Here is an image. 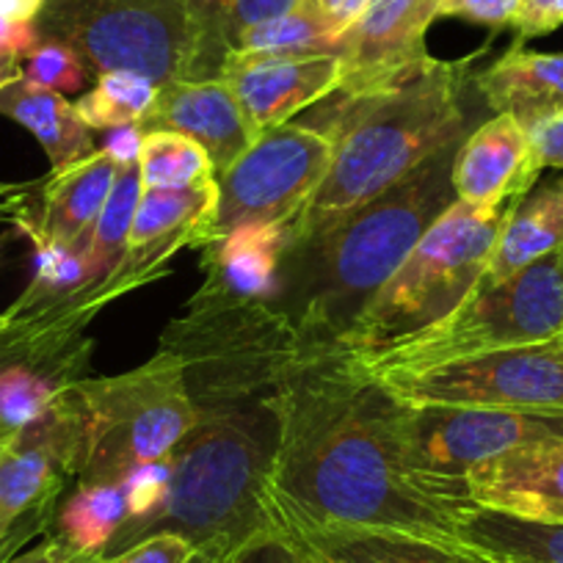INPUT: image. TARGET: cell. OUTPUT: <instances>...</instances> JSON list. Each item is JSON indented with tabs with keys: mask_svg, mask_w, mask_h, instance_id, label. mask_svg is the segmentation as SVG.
<instances>
[{
	"mask_svg": "<svg viewBox=\"0 0 563 563\" xmlns=\"http://www.w3.org/2000/svg\"><path fill=\"white\" fill-rule=\"evenodd\" d=\"M62 395V389L31 367H0V445L51 415Z\"/></svg>",
	"mask_w": 563,
	"mask_h": 563,
	"instance_id": "cell-31",
	"label": "cell"
},
{
	"mask_svg": "<svg viewBox=\"0 0 563 563\" xmlns=\"http://www.w3.org/2000/svg\"><path fill=\"white\" fill-rule=\"evenodd\" d=\"M563 329V246L508 279L475 288L456 310L378 354L338 360L362 378L417 373L489 351L544 345ZM334 362V360H332Z\"/></svg>",
	"mask_w": 563,
	"mask_h": 563,
	"instance_id": "cell-7",
	"label": "cell"
},
{
	"mask_svg": "<svg viewBox=\"0 0 563 563\" xmlns=\"http://www.w3.org/2000/svg\"><path fill=\"white\" fill-rule=\"evenodd\" d=\"M227 3H230V0H188V7L194 9L199 23H202L216 40H221L230 47V40H227Z\"/></svg>",
	"mask_w": 563,
	"mask_h": 563,
	"instance_id": "cell-44",
	"label": "cell"
},
{
	"mask_svg": "<svg viewBox=\"0 0 563 563\" xmlns=\"http://www.w3.org/2000/svg\"><path fill=\"white\" fill-rule=\"evenodd\" d=\"M334 141L316 124L265 130L219 183L213 241L243 224L290 227L332 166Z\"/></svg>",
	"mask_w": 563,
	"mask_h": 563,
	"instance_id": "cell-9",
	"label": "cell"
},
{
	"mask_svg": "<svg viewBox=\"0 0 563 563\" xmlns=\"http://www.w3.org/2000/svg\"><path fill=\"white\" fill-rule=\"evenodd\" d=\"M517 9L519 0H440V18L467 20L492 31L511 29Z\"/></svg>",
	"mask_w": 563,
	"mask_h": 563,
	"instance_id": "cell-37",
	"label": "cell"
},
{
	"mask_svg": "<svg viewBox=\"0 0 563 563\" xmlns=\"http://www.w3.org/2000/svg\"><path fill=\"white\" fill-rule=\"evenodd\" d=\"M64 563H102L100 552H69Z\"/></svg>",
	"mask_w": 563,
	"mask_h": 563,
	"instance_id": "cell-48",
	"label": "cell"
},
{
	"mask_svg": "<svg viewBox=\"0 0 563 563\" xmlns=\"http://www.w3.org/2000/svg\"><path fill=\"white\" fill-rule=\"evenodd\" d=\"M172 484V456L158 462L139 464L122 478L124 500H128V519L124 522H139L161 508V503L169 495Z\"/></svg>",
	"mask_w": 563,
	"mask_h": 563,
	"instance_id": "cell-34",
	"label": "cell"
},
{
	"mask_svg": "<svg viewBox=\"0 0 563 563\" xmlns=\"http://www.w3.org/2000/svg\"><path fill=\"white\" fill-rule=\"evenodd\" d=\"M80 415V484H122L139 464L166 459L197 426L186 362L164 349L122 376L75 384Z\"/></svg>",
	"mask_w": 563,
	"mask_h": 563,
	"instance_id": "cell-8",
	"label": "cell"
},
{
	"mask_svg": "<svg viewBox=\"0 0 563 563\" xmlns=\"http://www.w3.org/2000/svg\"><path fill=\"white\" fill-rule=\"evenodd\" d=\"M400 448L417 470L462 478L514 451L563 442V415L495 406H406L389 398Z\"/></svg>",
	"mask_w": 563,
	"mask_h": 563,
	"instance_id": "cell-10",
	"label": "cell"
},
{
	"mask_svg": "<svg viewBox=\"0 0 563 563\" xmlns=\"http://www.w3.org/2000/svg\"><path fill=\"white\" fill-rule=\"evenodd\" d=\"M305 7L310 9L338 40H343V36L354 29L356 20L365 14V9L371 7V0H305Z\"/></svg>",
	"mask_w": 563,
	"mask_h": 563,
	"instance_id": "cell-40",
	"label": "cell"
},
{
	"mask_svg": "<svg viewBox=\"0 0 563 563\" xmlns=\"http://www.w3.org/2000/svg\"><path fill=\"white\" fill-rule=\"evenodd\" d=\"M40 29L36 23H18V20L0 18V51L25 58L40 45Z\"/></svg>",
	"mask_w": 563,
	"mask_h": 563,
	"instance_id": "cell-43",
	"label": "cell"
},
{
	"mask_svg": "<svg viewBox=\"0 0 563 563\" xmlns=\"http://www.w3.org/2000/svg\"><path fill=\"white\" fill-rule=\"evenodd\" d=\"M89 73V64L73 47L58 40H47V36H42L40 45L23 58V78L58 95H73L84 89Z\"/></svg>",
	"mask_w": 563,
	"mask_h": 563,
	"instance_id": "cell-32",
	"label": "cell"
},
{
	"mask_svg": "<svg viewBox=\"0 0 563 563\" xmlns=\"http://www.w3.org/2000/svg\"><path fill=\"white\" fill-rule=\"evenodd\" d=\"M467 62H440L395 89L362 97H338L323 113L334 141L332 166L310 202L290 224V243H307L338 221L420 169L442 150L464 141Z\"/></svg>",
	"mask_w": 563,
	"mask_h": 563,
	"instance_id": "cell-4",
	"label": "cell"
},
{
	"mask_svg": "<svg viewBox=\"0 0 563 563\" xmlns=\"http://www.w3.org/2000/svg\"><path fill=\"white\" fill-rule=\"evenodd\" d=\"M456 150L459 144L442 150L312 241L288 246L282 260H290L294 279H282L290 282V307L282 316L294 329L301 367L338 356L349 329L384 282L456 202L451 183Z\"/></svg>",
	"mask_w": 563,
	"mask_h": 563,
	"instance_id": "cell-2",
	"label": "cell"
},
{
	"mask_svg": "<svg viewBox=\"0 0 563 563\" xmlns=\"http://www.w3.org/2000/svg\"><path fill=\"white\" fill-rule=\"evenodd\" d=\"M299 547H301V563H329V561H323L321 555H316L312 550H307L305 544H299Z\"/></svg>",
	"mask_w": 563,
	"mask_h": 563,
	"instance_id": "cell-49",
	"label": "cell"
},
{
	"mask_svg": "<svg viewBox=\"0 0 563 563\" xmlns=\"http://www.w3.org/2000/svg\"><path fill=\"white\" fill-rule=\"evenodd\" d=\"M141 188H191L213 180V161L188 135L177 130H144L139 155Z\"/></svg>",
	"mask_w": 563,
	"mask_h": 563,
	"instance_id": "cell-27",
	"label": "cell"
},
{
	"mask_svg": "<svg viewBox=\"0 0 563 563\" xmlns=\"http://www.w3.org/2000/svg\"><path fill=\"white\" fill-rule=\"evenodd\" d=\"M514 208L453 202L362 310L334 360L378 354L451 316L484 276Z\"/></svg>",
	"mask_w": 563,
	"mask_h": 563,
	"instance_id": "cell-5",
	"label": "cell"
},
{
	"mask_svg": "<svg viewBox=\"0 0 563 563\" xmlns=\"http://www.w3.org/2000/svg\"><path fill=\"white\" fill-rule=\"evenodd\" d=\"M197 547L177 533H155L124 547L117 555L102 558V563H191Z\"/></svg>",
	"mask_w": 563,
	"mask_h": 563,
	"instance_id": "cell-36",
	"label": "cell"
},
{
	"mask_svg": "<svg viewBox=\"0 0 563 563\" xmlns=\"http://www.w3.org/2000/svg\"><path fill=\"white\" fill-rule=\"evenodd\" d=\"M371 382L406 406H495L563 415V345L489 351Z\"/></svg>",
	"mask_w": 563,
	"mask_h": 563,
	"instance_id": "cell-11",
	"label": "cell"
},
{
	"mask_svg": "<svg viewBox=\"0 0 563 563\" xmlns=\"http://www.w3.org/2000/svg\"><path fill=\"white\" fill-rule=\"evenodd\" d=\"M36 243V263H34V288L25 299L36 294H67V290L80 288L84 282L95 279L91 265L84 252L62 246V243L47 241L45 235L34 230Z\"/></svg>",
	"mask_w": 563,
	"mask_h": 563,
	"instance_id": "cell-33",
	"label": "cell"
},
{
	"mask_svg": "<svg viewBox=\"0 0 563 563\" xmlns=\"http://www.w3.org/2000/svg\"><path fill=\"white\" fill-rule=\"evenodd\" d=\"M329 563H489L462 544L389 530L285 528Z\"/></svg>",
	"mask_w": 563,
	"mask_h": 563,
	"instance_id": "cell-22",
	"label": "cell"
},
{
	"mask_svg": "<svg viewBox=\"0 0 563 563\" xmlns=\"http://www.w3.org/2000/svg\"><path fill=\"white\" fill-rule=\"evenodd\" d=\"M290 227L243 224L208 243V285L249 301H271L279 294L282 257L288 252Z\"/></svg>",
	"mask_w": 563,
	"mask_h": 563,
	"instance_id": "cell-21",
	"label": "cell"
},
{
	"mask_svg": "<svg viewBox=\"0 0 563 563\" xmlns=\"http://www.w3.org/2000/svg\"><path fill=\"white\" fill-rule=\"evenodd\" d=\"M219 208V183L205 180L191 188H141L124 254L111 276L135 274L183 246L213 243Z\"/></svg>",
	"mask_w": 563,
	"mask_h": 563,
	"instance_id": "cell-17",
	"label": "cell"
},
{
	"mask_svg": "<svg viewBox=\"0 0 563 563\" xmlns=\"http://www.w3.org/2000/svg\"><path fill=\"white\" fill-rule=\"evenodd\" d=\"M550 345H563V329H561V334H558V338L555 340H552V343Z\"/></svg>",
	"mask_w": 563,
	"mask_h": 563,
	"instance_id": "cell-51",
	"label": "cell"
},
{
	"mask_svg": "<svg viewBox=\"0 0 563 563\" xmlns=\"http://www.w3.org/2000/svg\"><path fill=\"white\" fill-rule=\"evenodd\" d=\"M221 563H301V547L282 525H274L238 544Z\"/></svg>",
	"mask_w": 563,
	"mask_h": 563,
	"instance_id": "cell-35",
	"label": "cell"
},
{
	"mask_svg": "<svg viewBox=\"0 0 563 563\" xmlns=\"http://www.w3.org/2000/svg\"><path fill=\"white\" fill-rule=\"evenodd\" d=\"M0 113L23 124L40 141L53 172L67 169L95 153V135L73 102L58 91L40 89L23 78L0 89Z\"/></svg>",
	"mask_w": 563,
	"mask_h": 563,
	"instance_id": "cell-25",
	"label": "cell"
},
{
	"mask_svg": "<svg viewBox=\"0 0 563 563\" xmlns=\"http://www.w3.org/2000/svg\"><path fill=\"white\" fill-rule=\"evenodd\" d=\"M141 197V177L139 166L130 169H119L117 183H113L111 194H108L106 205H102L100 216L95 221L89 241H86V260L91 265V274L102 276L111 274L119 265L124 254V243H128L130 227H133L135 208H139Z\"/></svg>",
	"mask_w": 563,
	"mask_h": 563,
	"instance_id": "cell-30",
	"label": "cell"
},
{
	"mask_svg": "<svg viewBox=\"0 0 563 563\" xmlns=\"http://www.w3.org/2000/svg\"><path fill=\"white\" fill-rule=\"evenodd\" d=\"M7 329H9V318L0 316V332H7Z\"/></svg>",
	"mask_w": 563,
	"mask_h": 563,
	"instance_id": "cell-50",
	"label": "cell"
},
{
	"mask_svg": "<svg viewBox=\"0 0 563 563\" xmlns=\"http://www.w3.org/2000/svg\"><path fill=\"white\" fill-rule=\"evenodd\" d=\"M268 503L282 528L389 530L459 544L467 481L417 470L389 395L343 362L296 367L274 395Z\"/></svg>",
	"mask_w": 563,
	"mask_h": 563,
	"instance_id": "cell-1",
	"label": "cell"
},
{
	"mask_svg": "<svg viewBox=\"0 0 563 563\" xmlns=\"http://www.w3.org/2000/svg\"><path fill=\"white\" fill-rule=\"evenodd\" d=\"M252 122L254 133L282 128L296 113L338 91L340 56H268V53L230 51L219 67Z\"/></svg>",
	"mask_w": 563,
	"mask_h": 563,
	"instance_id": "cell-14",
	"label": "cell"
},
{
	"mask_svg": "<svg viewBox=\"0 0 563 563\" xmlns=\"http://www.w3.org/2000/svg\"><path fill=\"white\" fill-rule=\"evenodd\" d=\"M18 80H23V58L0 51V89H7Z\"/></svg>",
	"mask_w": 563,
	"mask_h": 563,
	"instance_id": "cell-47",
	"label": "cell"
},
{
	"mask_svg": "<svg viewBox=\"0 0 563 563\" xmlns=\"http://www.w3.org/2000/svg\"><path fill=\"white\" fill-rule=\"evenodd\" d=\"M141 141H144V128L141 124H124V128L106 130V139L97 150H102L119 169H130V166H139Z\"/></svg>",
	"mask_w": 563,
	"mask_h": 563,
	"instance_id": "cell-42",
	"label": "cell"
},
{
	"mask_svg": "<svg viewBox=\"0 0 563 563\" xmlns=\"http://www.w3.org/2000/svg\"><path fill=\"white\" fill-rule=\"evenodd\" d=\"M117 175L119 166L102 150H95L67 169L53 172L42 197V221L36 232L47 241L84 252Z\"/></svg>",
	"mask_w": 563,
	"mask_h": 563,
	"instance_id": "cell-20",
	"label": "cell"
},
{
	"mask_svg": "<svg viewBox=\"0 0 563 563\" xmlns=\"http://www.w3.org/2000/svg\"><path fill=\"white\" fill-rule=\"evenodd\" d=\"M141 128L177 130L202 144L213 161L216 177L230 169L257 139L235 91L221 78L161 86L158 100Z\"/></svg>",
	"mask_w": 563,
	"mask_h": 563,
	"instance_id": "cell-16",
	"label": "cell"
},
{
	"mask_svg": "<svg viewBox=\"0 0 563 563\" xmlns=\"http://www.w3.org/2000/svg\"><path fill=\"white\" fill-rule=\"evenodd\" d=\"M274 395L260 400L249 395L235 400L232 393L194 398L199 420L169 453V495L155 514L124 522L102 558L155 533H177L197 552L224 558L254 533L274 528L268 503L279 434Z\"/></svg>",
	"mask_w": 563,
	"mask_h": 563,
	"instance_id": "cell-3",
	"label": "cell"
},
{
	"mask_svg": "<svg viewBox=\"0 0 563 563\" xmlns=\"http://www.w3.org/2000/svg\"><path fill=\"white\" fill-rule=\"evenodd\" d=\"M128 519L122 484H80L58 511L62 541L75 552H100Z\"/></svg>",
	"mask_w": 563,
	"mask_h": 563,
	"instance_id": "cell-26",
	"label": "cell"
},
{
	"mask_svg": "<svg viewBox=\"0 0 563 563\" xmlns=\"http://www.w3.org/2000/svg\"><path fill=\"white\" fill-rule=\"evenodd\" d=\"M343 40L332 34L310 9L282 14L268 23L252 25L243 31L230 51L241 53H268V56H318L334 53L338 56Z\"/></svg>",
	"mask_w": 563,
	"mask_h": 563,
	"instance_id": "cell-29",
	"label": "cell"
},
{
	"mask_svg": "<svg viewBox=\"0 0 563 563\" xmlns=\"http://www.w3.org/2000/svg\"><path fill=\"white\" fill-rule=\"evenodd\" d=\"M530 150L539 172L563 169V111L530 130Z\"/></svg>",
	"mask_w": 563,
	"mask_h": 563,
	"instance_id": "cell-41",
	"label": "cell"
},
{
	"mask_svg": "<svg viewBox=\"0 0 563 563\" xmlns=\"http://www.w3.org/2000/svg\"><path fill=\"white\" fill-rule=\"evenodd\" d=\"M473 89L492 113H508L530 133L563 111V53L525 51L514 42L473 75Z\"/></svg>",
	"mask_w": 563,
	"mask_h": 563,
	"instance_id": "cell-19",
	"label": "cell"
},
{
	"mask_svg": "<svg viewBox=\"0 0 563 563\" xmlns=\"http://www.w3.org/2000/svg\"><path fill=\"white\" fill-rule=\"evenodd\" d=\"M64 398L67 393L51 415L0 445V561L45 530L64 473L78 470L80 415Z\"/></svg>",
	"mask_w": 563,
	"mask_h": 563,
	"instance_id": "cell-12",
	"label": "cell"
},
{
	"mask_svg": "<svg viewBox=\"0 0 563 563\" xmlns=\"http://www.w3.org/2000/svg\"><path fill=\"white\" fill-rule=\"evenodd\" d=\"M539 175L528 130L508 113H495L464 135L453 161L451 183L459 202L495 210L517 208Z\"/></svg>",
	"mask_w": 563,
	"mask_h": 563,
	"instance_id": "cell-15",
	"label": "cell"
},
{
	"mask_svg": "<svg viewBox=\"0 0 563 563\" xmlns=\"http://www.w3.org/2000/svg\"><path fill=\"white\" fill-rule=\"evenodd\" d=\"M36 29L73 47L95 75L122 69L158 86L219 78L230 53L188 0H47Z\"/></svg>",
	"mask_w": 563,
	"mask_h": 563,
	"instance_id": "cell-6",
	"label": "cell"
},
{
	"mask_svg": "<svg viewBox=\"0 0 563 563\" xmlns=\"http://www.w3.org/2000/svg\"><path fill=\"white\" fill-rule=\"evenodd\" d=\"M473 503L563 522V442L525 448L464 475Z\"/></svg>",
	"mask_w": 563,
	"mask_h": 563,
	"instance_id": "cell-18",
	"label": "cell"
},
{
	"mask_svg": "<svg viewBox=\"0 0 563 563\" xmlns=\"http://www.w3.org/2000/svg\"><path fill=\"white\" fill-rule=\"evenodd\" d=\"M161 86L135 73L97 75L95 89L75 100V111L89 130H113L124 124H141L153 111Z\"/></svg>",
	"mask_w": 563,
	"mask_h": 563,
	"instance_id": "cell-28",
	"label": "cell"
},
{
	"mask_svg": "<svg viewBox=\"0 0 563 563\" xmlns=\"http://www.w3.org/2000/svg\"><path fill=\"white\" fill-rule=\"evenodd\" d=\"M459 544L489 563H563V522L473 503L459 522Z\"/></svg>",
	"mask_w": 563,
	"mask_h": 563,
	"instance_id": "cell-24",
	"label": "cell"
},
{
	"mask_svg": "<svg viewBox=\"0 0 563 563\" xmlns=\"http://www.w3.org/2000/svg\"><path fill=\"white\" fill-rule=\"evenodd\" d=\"M305 9V0H230L227 3V40L232 42L246 29L268 20L282 18V14L299 12Z\"/></svg>",
	"mask_w": 563,
	"mask_h": 563,
	"instance_id": "cell-38",
	"label": "cell"
},
{
	"mask_svg": "<svg viewBox=\"0 0 563 563\" xmlns=\"http://www.w3.org/2000/svg\"><path fill=\"white\" fill-rule=\"evenodd\" d=\"M69 552L75 550H69L62 539H51L45 544L34 547V550L23 552V555H12L0 563H64L69 558Z\"/></svg>",
	"mask_w": 563,
	"mask_h": 563,
	"instance_id": "cell-45",
	"label": "cell"
},
{
	"mask_svg": "<svg viewBox=\"0 0 563 563\" xmlns=\"http://www.w3.org/2000/svg\"><path fill=\"white\" fill-rule=\"evenodd\" d=\"M563 29V0H519L511 31L519 45Z\"/></svg>",
	"mask_w": 563,
	"mask_h": 563,
	"instance_id": "cell-39",
	"label": "cell"
},
{
	"mask_svg": "<svg viewBox=\"0 0 563 563\" xmlns=\"http://www.w3.org/2000/svg\"><path fill=\"white\" fill-rule=\"evenodd\" d=\"M47 0H0V18L18 20V23H36Z\"/></svg>",
	"mask_w": 563,
	"mask_h": 563,
	"instance_id": "cell-46",
	"label": "cell"
},
{
	"mask_svg": "<svg viewBox=\"0 0 563 563\" xmlns=\"http://www.w3.org/2000/svg\"><path fill=\"white\" fill-rule=\"evenodd\" d=\"M440 18V0H371L340 45L338 97L395 89L429 67L426 34Z\"/></svg>",
	"mask_w": 563,
	"mask_h": 563,
	"instance_id": "cell-13",
	"label": "cell"
},
{
	"mask_svg": "<svg viewBox=\"0 0 563 563\" xmlns=\"http://www.w3.org/2000/svg\"><path fill=\"white\" fill-rule=\"evenodd\" d=\"M563 246V177L530 188L528 197L514 208L503 224L478 288L508 279L525 265Z\"/></svg>",
	"mask_w": 563,
	"mask_h": 563,
	"instance_id": "cell-23",
	"label": "cell"
}]
</instances>
